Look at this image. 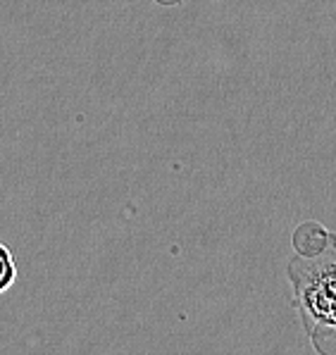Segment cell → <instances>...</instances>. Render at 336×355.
I'll use <instances>...</instances> for the list:
<instances>
[{
  "label": "cell",
  "instance_id": "cell-1",
  "mask_svg": "<svg viewBox=\"0 0 336 355\" xmlns=\"http://www.w3.org/2000/svg\"><path fill=\"white\" fill-rule=\"evenodd\" d=\"M289 279L298 318L317 353L336 351V234L310 220L294 232Z\"/></svg>",
  "mask_w": 336,
  "mask_h": 355
},
{
  "label": "cell",
  "instance_id": "cell-2",
  "mask_svg": "<svg viewBox=\"0 0 336 355\" xmlns=\"http://www.w3.org/2000/svg\"><path fill=\"white\" fill-rule=\"evenodd\" d=\"M15 282H17V262H15L12 250L0 243V293L10 291Z\"/></svg>",
  "mask_w": 336,
  "mask_h": 355
}]
</instances>
